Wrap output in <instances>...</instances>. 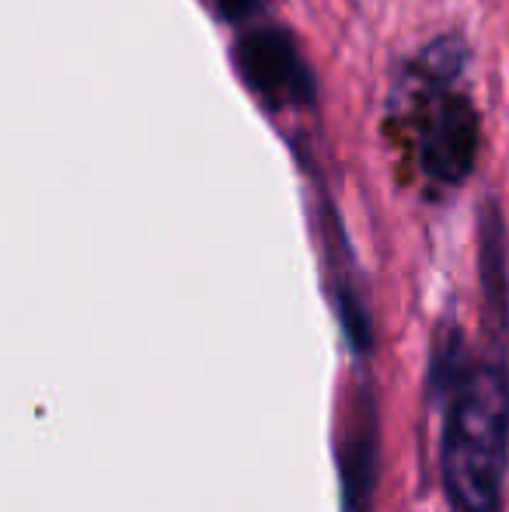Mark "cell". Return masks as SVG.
Listing matches in <instances>:
<instances>
[{
  "instance_id": "obj_1",
  "label": "cell",
  "mask_w": 509,
  "mask_h": 512,
  "mask_svg": "<svg viewBox=\"0 0 509 512\" xmlns=\"http://www.w3.org/2000/svg\"><path fill=\"white\" fill-rule=\"evenodd\" d=\"M440 464L457 512L499 509L509 464V377L503 366H468L450 387Z\"/></svg>"
},
{
  "instance_id": "obj_2",
  "label": "cell",
  "mask_w": 509,
  "mask_h": 512,
  "mask_svg": "<svg viewBox=\"0 0 509 512\" xmlns=\"http://www.w3.org/2000/svg\"><path fill=\"white\" fill-rule=\"evenodd\" d=\"M461 49V46H457ZM450 42H436L426 56V98L419 108V164L433 182L440 185H457L471 175L478 157V112L461 91L450 88V77L457 74V53Z\"/></svg>"
},
{
  "instance_id": "obj_3",
  "label": "cell",
  "mask_w": 509,
  "mask_h": 512,
  "mask_svg": "<svg viewBox=\"0 0 509 512\" xmlns=\"http://www.w3.org/2000/svg\"><path fill=\"white\" fill-rule=\"evenodd\" d=\"M238 67L245 84L276 108H304L314 102V77L293 35L258 28L238 42Z\"/></svg>"
},
{
  "instance_id": "obj_4",
  "label": "cell",
  "mask_w": 509,
  "mask_h": 512,
  "mask_svg": "<svg viewBox=\"0 0 509 512\" xmlns=\"http://www.w3.org/2000/svg\"><path fill=\"white\" fill-rule=\"evenodd\" d=\"M217 7L231 21H248V18H255L258 11H265V0H217Z\"/></svg>"
}]
</instances>
